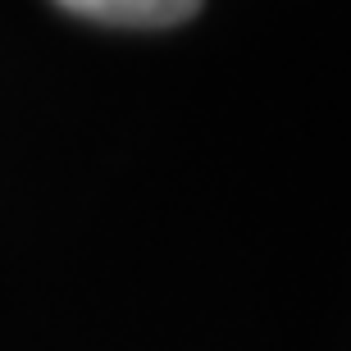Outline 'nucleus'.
<instances>
[{"label":"nucleus","mask_w":351,"mask_h":351,"mask_svg":"<svg viewBox=\"0 0 351 351\" xmlns=\"http://www.w3.org/2000/svg\"><path fill=\"white\" fill-rule=\"evenodd\" d=\"M55 5L110 27H173L201 10V0H55Z\"/></svg>","instance_id":"1"}]
</instances>
